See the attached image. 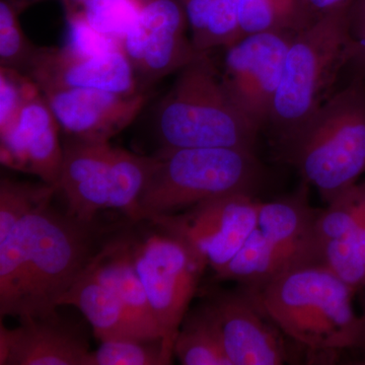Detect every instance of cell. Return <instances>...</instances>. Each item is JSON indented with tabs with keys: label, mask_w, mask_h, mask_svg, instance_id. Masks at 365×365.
Wrapping results in <instances>:
<instances>
[{
	"label": "cell",
	"mask_w": 365,
	"mask_h": 365,
	"mask_svg": "<svg viewBox=\"0 0 365 365\" xmlns=\"http://www.w3.org/2000/svg\"><path fill=\"white\" fill-rule=\"evenodd\" d=\"M232 365H281L288 360L280 332L249 292H223L200 307Z\"/></svg>",
	"instance_id": "obj_12"
},
{
	"label": "cell",
	"mask_w": 365,
	"mask_h": 365,
	"mask_svg": "<svg viewBox=\"0 0 365 365\" xmlns=\"http://www.w3.org/2000/svg\"><path fill=\"white\" fill-rule=\"evenodd\" d=\"M21 325L0 329L1 365H86L88 345L61 329L56 319H21Z\"/></svg>",
	"instance_id": "obj_17"
},
{
	"label": "cell",
	"mask_w": 365,
	"mask_h": 365,
	"mask_svg": "<svg viewBox=\"0 0 365 365\" xmlns=\"http://www.w3.org/2000/svg\"><path fill=\"white\" fill-rule=\"evenodd\" d=\"M38 47L31 44L11 0L0 1V64L1 67L28 72Z\"/></svg>",
	"instance_id": "obj_27"
},
{
	"label": "cell",
	"mask_w": 365,
	"mask_h": 365,
	"mask_svg": "<svg viewBox=\"0 0 365 365\" xmlns=\"http://www.w3.org/2000/svg\"><path fill=\"white\" fill-rule=\"evenodd\" d=\"M93 0H62L66 7V14L83 11Z\"/></svg>",
	"instance_id": "obj_33"
},
{
	"label": "cell",
	"mask_w": 365,
	"mask_h": 365,
	"mask_svg": "<svg viewBox=\"0 0 365 365\" xmlns=\"http://www.w3.org/2000/svg\"><path fill=\"white\" fill-rule=\"evenodd\" d=\"M90 225L60 215L50 202L21 220L26 269L21 319H57L60 300L91 259Z\"/></svg>",
	"instance_id": "obj_6"
},
{
	"label": "cell",
	"mask_w": 365,
	"mask_h": 365,
	"mask_svg": "<svg viewBox=\"0 0 365 365\" xmlns=\"http://www.w3.org/2000/svg\"><path fill=\"white\" fill-rule=\"evenodd\" d=\"M188 26L182 0H143L135 24L121 42L138 81L151 85L200 55L187 38Z\"/></svg>",
	"instance_id": "obj_11"
},
{
	"label": "cell",
	"mask_w": 365,
	"mask_h": 365,
	"mask_svg": "<svg viewBox=\"0 0 365 365\" xmlns=\"http://www.w3.org/2000/svg\"><path fill=\"white\" fill-rule=\"evenodd\" d=\"M162 341L110 340L90 351L86 365H165Z\"/></svg>",
	"instance_id": "obj_26"
},
{
	"label": "cell",
	"mask_w": 365,
	"mask_h": 365,
	"mask_svg": "<svg viewBox=\"0 0 365 365\" xmlns=\"http://www.w3.org/2000/svg\"><path fill=\"white\" fill-rule=\"evenodd\" d=\"M346 66L351 67L356 78L365 81V33L359 39H353L348 50Z\"/></svg>",
	"instance_id": "obj_32"
},
{
	"label": "cell",
	"mask_w": 365,
	"mask_h": 365,
	"mask_svg": "<svg viewBox=\"0 0 365 365\" xmlns=\"http://www.w3.org/2000/svg\"><path fill=\"white\" fill-rule=\"evenodd\" d=\"M58 121L71 138L110 143L143 111V93L121 95L96 88H60L42 91Z\"/></svg>",
	"instance_id": "obj_14"
},
{
	"label": "cell",
	"mask_w": 365,
	"mask_h": 365,
	"mask_svg": "<svg viewBox=\"0 0 365 365\" xmlns=\"http://www.w3.org/2000/svg\"><path fill=\"white\" fill-rule=\"evenodd\" d=\"M350 9L327 14L297 34L285 58L268 125L282 145L292 143L330 97L353 41Z\"/></svg>",
	"instance_id": "obj_4"
},
{
	"label": "cell",
	"mask_w": 365,
	"mask_h": 365,
	"mask_svg": "<svg viewBox=\"0 0 365 365\" xmlns=\"http://www.w3.org/2000/svg\"><path fill=\"white\" fill-rule=\"evenodd\" d=\"M42 91L60 88H96L121 93H138L139 81L123 48L86 56L66 47L38 48L28 69Z\"/></svg>",
	"instance_id": "obj_13"
},
{
	"label": "cell",
	"mask_w": 365,
	"mask_h": 365,
	"mask_svg": "<svg viewBox=\"0 0 365 365\" xmlns=\"http://www.w3.org/2000/svg\"><path fill=\"white\" fill-rule=\"evenodd\" d=\"M359 348L364 350L365 353V302H364V311L361 316V337H360V343Z\"/></svg>",
	"instance_id": "obj_34"
},
{
	"label": "cell",
	"mask_w": 365,
	"mask_h": 365,
	"mask_svg": "<svg viewBox=\"0 0 365 365\" xmlns=\"http://www.w3.org/2000/svg\"><path fill=\"white\" fill-rule=\"evenodd\" d=\"M297 33L252 34L225 48L223 85L235 104L260 129L268 124L288 49Z\"/></svg>",
	"instance_id": "obj_10"
},
{
	"label": "cell",
	"mask_w": 365,
	"mask_h": 365,
	"mask_svg": "<svg viewBox=\"0 0 365 365\" xmlns=\"http://www.w3.org/2000/svg\"><path fill=\"white\" fill-rule=\"evenodd\" d=\"M110 143L71 138L63 145L58 191L63 192L69 215L91 225L103 209L109 208Z\"/></svg>",
	"instance_id": "obj_16"
},
{
	"label": "cell",
	"mask_w": 365,
	"mask_h": 365,
	"mask_svg": "<svg viewBox=\"0 0 365 365\" xmlns=\"http://www.w3.org/2000/svg\"><path fill=\"white\" fill-rule=\"evenodd\" d=\"M133 255L170 364L178 333L207 264L184 240L160 227L143 241H133Z\"/></svg>",
	"instance_id": "obj_8"
},
{
	"label": "cell",
	"mask_w": 365,
	"mask_h": 365,
	"mask_svg": "<svg viewBox=\"0 0 365 365\" xmlns=\"http://www.w3.org/2000/svg\"><path fill=\"white\" fill-rule=\"evenodd\" d=\"M60 306L78 309L90 322L101 342L123 339L148 341L132 323L116 295L100 280L88 263L60 300Z\"/></svg>",
	"instance_id": "obj_19"
},
{
	"label": "cell",
	"mask_w": 365,
	"mask_h": 365,
	"mask_svg": "<svg viewBox=\"0 0 365 365\" xmlns=\"http://www.w3.org/2000/svg\"><path fill=\"white\" fill-rule=\"evenodd\" d=\"M314 21L300 0H240L242 38L274 31L300 32Z\"/></svg>",
	"instance_id": "obj_22"
},
{
	"label": "cell",
	"mask_w": 365,
	"mask_h": 365,
	"mask_svg": "<svg viewBox=\"0 0 365 365\" xmlns=\"http://www.w3.org/2000/svg\"><path fill=\"white\" fill-rule=\"evenodd\" d=\"M280 332L314 352L359 348L361 316L355 313L356 290L322 264H309L247 289Z\"/></svg>",
	"instance_id": "obj_1"
},
{
	"label": "cell",
	"mask_w": 365,
	"mask_h": 365,
	"mask_svg": "<svg viewBox=\"0 0 365 365\" xmlns=\"http://www.w3.org/2000/svg\"><path fill=\"white\" fill-rule=\"evenodd\" d=\"M11 1H13V0H11Z\"/></svg>",
	"instance_id": "obj_36"
},
{
	"label": "cell",
	"mask_w": 365,
	"mask_h": 365,
	"mask_svg": "<svg viewBox=\"0 0 365 365\" xmlns=\"http://www.w3.org/2000/svg\"><path fill=\"white\" fill-rule=\"evenodd\" d=\"M317 216L304 191L262 202L253 232L216 277L257 289L288 270L319 263Z\"/></svg>",
	"instance_id": "obj_7"
},
{
	"label": "cell",
	"mask_w": 365,
	"mask_h": 365,
	"mask_svg": "<svg viewBox=\"0 0 365 365\" xmlns=\"http://www.w3.org/2000/svg\"><path fill=\"white\" fill-rule=\"evenodd\" d=\"M40 91L28 74L0 67V132L11 126L24 105Z\"/></svg>",
	"instance_id": "obj_29"
},
{
	"label": "cell",
	"mask_w": 365,
	"mask_h": 365,
	"mask_svg": "<svg viewBox=\"0 0 365 365\" xmlns=\"http://www.w3.org/2000/svg\"><path fill=\"white\" fill-rule=\"evenodd\" d=\"M60 126L42 91L21 108L11 126L0 132V160L11 169L36 175L58 186L63 160Z\"/></svg>",
	"instance_id": "obj_15"
},
{
	"label": "cell",
	"mask_w": 365,
	"mask_h": 365,
	"mask_svg": "<svg viewBox=\"0 0 365 365\" xmlns=\"http://www.w3.org/2000/svg\"><path fill=\"white\" fill-rule=\"evenodd\" d=\"M68 21L67 44L64 46L71 51L79 55L95 56L122 47L116 40L98 32L86 20L83 11L66 14Z\"/></svg>",
	"instance_id": "obj_30"
},
{
	"label": "cell",
	"mask_w": 365,
	"mask_h": 365,
	"mask_svg": "<svg viewBox=\"0 0 365 365\" xmlns=\"http://www.w3.org/2000/svg\"><path fill=\"white\" fill-rule=\"evenodd\" d=\"M155 163V155L143 157L113 148L109 208L121 211L133 222H140L139 200Z\"/></svg>",
	"instance_id": "obj_21"
},
{
	"label": "cell",
	"mask_w": 365,
	"mask_h": 365,
	"mask_svg": "<svg viewBox=\"0 0 365 365\" xmlns=\"http://www.w3.org/2000/svg\"><path fill=\"white\" fill-rule=\"evenodd\" d=\"M174 356L184 365H232L200 309L182 322L175 341Z\"/></svg>",
	"instance_id": "obj_23"
},
{
	"label": "cell",
	"mask_w": 365,
	"mask_h": 365,
	"mask_svg": "<svg viewBox=\"0 0 365 365\" xmlns=\"http://www.w3.org/2000/svg\"><path fill=\"white\" fill-rule=\"evenodd\" d=\"M319 263L356 292L365 288V206L344 240L319 248Z\"/></svg>",
	"instance_id": "obj_24"
},
{
	"label": "cell",
	"mask_w": 365,
	"mask_h": 365,
	"mask_svg": "<svg viewBox=\"0 0 365 365\" xmlns=\"http://www.w3.org/2000/svg\"><path fill=\"white\" fill-rule=\"evenodd\" d=\"M155 129L163 148L254 151L260 128L235 104L208 53L198 55L158 106Z\"/></svg>",
	"instance_id": "obj_2"
},
{
	"label": "cell",
	"mask_w": 365,
	"mask_h": 365,
	"mask_svg": "<svg viewBox=\"0 0 365 365\" xmlns=\"http://www.w3.org/2000/svg\"><path fill=\"white\" fill-rule=\"evenodd\" d=\"M88 266L121 302L132 323L148 341H162V331L134 263L133 241L118 240L91 257Z\"/></svg>",
	"instance_id": "obj_18"
},
{
	"label": "cell",
	"mask_w": 365,
	"mask_h": 365,
	"mask_svg": "<svg viewBox=\"0 0 365 365\" xmlns=\"http://www.w3.org/2000/svg\"><path fill=\"white\" fill-rule=\"evenodd\" d=\"M285 148L327 203L356 184L365 172L364 79L327 98Z\"/></svg>",
	"instance_id": "obj_3"
},
{
	"label": "cell",
	"mask_w": 365,
	"mask_h": 365,
	"mask_svg": "<svg viewBox=\"0 0 365 365\" xmlns=\"http://www.w3.org/2000/svg\"><path fill=\"white\" fill-rule=\"evenodd\" d=\"M261 204L251 193L230 194L148 222L184 240L216 274L253 232Z\"/></svg>",
	"instance_id": "obj_9"
},
{
	"label": "cell",
	"mask_w": 365,
	"mask_h": 365,
	"mask_svg": "<svg viewBox=\"0 0 365 365\" xmlns=\"http://www.w3.org/2000/svg\"><path fill=\"white\" fill-rule=\"evenodd\" d=\"M141 4L143 0H93L83 13L96 30L121 44L135 24Z\"/></svg>",
	"instance_id": "obj_28"
},
{
	"label": "cell",
	"mask_w": 365,
	"mask_h": 365,
	"mask_svg": "<svg viewBox=\"0 0 365 365\" xmlns=\"http://www.w3.org/2000/svg\"><path fill=\"white\" fill-rule=\"evenodd\" d=\"M199 54L242 39L240 0H182Z\"/></svg>",
	"instance_id": "obj_20"
},
{
	"label": "cell",
	"mask_w": 365,
	"mask_h": 365,
	"mask_svg": "<svg viewBox=\"0 0 365 365\" xmlns=\"http://www.w3.org/2000/svg\"><path fill=\"white\" fill-rule=\"evenodd\" d=\"M58 191L55 185H36L4 178L0 182V239L9 234L26 216L50 202Z\"/></svg>",
	"instance_id": "obj_25"
},
{
	"label": "cell",
	"mask_w": 365,
	"mask_h": 365,
	"mask_svg": "<svg viewBox=\"0 0 365 365\" xmlns=\"http://www.w3.org/2000/svg\"><path fill=\"white\" fill-rule=\"evenodd\" d=\"M300 1L317 21L327 14L342 11V9H351L355 0H300Z\"/></svg>",
	"instance_id": "obj_31"
},
{
	"label": "cell",
	"mask_w": 365,
	"mask_h": 365,
	"mask_svg": "<svg viewBox=\"0 0 365 365\" xmlns=\"http://www.w3.org/2000/svg\"><path fill=\"white\" fill-rule=\"evenodd\" d=\"M261 176L254 151L162 148L139 200L140 222L173 215L216 197L253 194Z\"/></svg>",
	"instance_id": "obj_5"
},
{
	"label": "cell",
	"mask_w": 365,
	"mask_h": 365,
	"mask_svg": "<svg viewBox=\"0 0 365 365\" xmlns=\"http://www.w3.org/2000/svg\"><path fill=\"white\" fill-rule=\"evenodd\" d=\"M364 33H365V30H364ZM364 34H362V35H364ZM359 38H360V37H359Z\"/></svg>",
	"instance_id": "obj_35"
}]
</instances>
